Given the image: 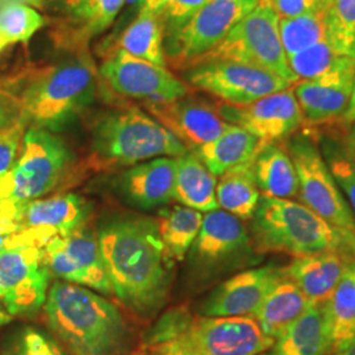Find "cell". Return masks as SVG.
<instances>
[{
    "mask_svg": "<svg viewBox=\"0 0 355 355\" xmlns=\"http://www.w3.org/2000/svg\"><path fill=\"white\" fill-rule=\"evenodd\" d=\"M98 239L114 296L139 316L154 315L166 302L173 267L155 221L114 220Z\"/></svg>",
    "mask_w": 355,
    "mask_h": 355,
    "instance_id": "6da1fadb",
    "label": "cell"
},
{
    "mask_svg": "<svg viewBox=\"0 0 355 355\" xmlns=\"http://www.w3.org/2000/svg\"><path fill=\"white\" fill-rule=\"evenodd\" d=\"M46 321L74 355L120 354L129 340L120 311L96 292L55 282L45 302Z\"/></svg>",
    "mask_w": 355,
    "mask_h": 355,
    "instance_id": "7a4b0ae2",
    "label": "cell"
},
{
    "mask_svg": "<svg viewBox=\"0 0 355 355\" xmlns=\"http://www.w3.org/2000/svg\"><path fill=\"white\" fill-rule=\"evenodd\" d=\"M249 232L259 255L337 253L355 261V236L330 225L297 200L261 195Z\"/></svg>",
    "mask_w": 355,
    "mask_h": 355,
    "instance_id": "3957f363",
    "label": "cell"
},
{
    "mask_svg": "<svg viewBox=\"0 0 355 355\" xmlns=\"http://www.w3.org/2000/svg\"><path fill=\"white\" fill-rule=\"evenodd\" d=\"M98 167L136 166L159 157L178 158L189 150L159 121L130 107L103 116L92 132Z\"/></svg>",
    "mask_w": 355,
    "mask_h": 355,
    "instance_id": "277c9868",
    "label": "cell"
},
{
    "mask_svg": "<svg viewBox=\"0 0 355 355\" xmlns=\"http://www.w3.org/2000/svg\"><path fill=\"white\" fill-rule=\"evenodd\" d=\"M95 83V71L85 61L38 71L20 94L21 117L35 127L57 129L91 101Z\"/></svg>",
    "mask_w": 355,
    "mask_h": 355,
    "instance_id": "5b68a950",
    "label": "cell"
},
{
    "mask_svg": "<svg viewBox=\"0 0 355 355\" xmlns=\"http://www.w3.org/2000/svg\"><path fill=\"white\" fill-rule=\"evenodd\" d=\"M71 161L64 141L45 128H28L12 168L0 178V204L21 205L41 199L64 179Z\"/></svg>",
    "mask_w": 355,
    "mask_h": 355,
    "instance_id": "8992f818",
    "label": "cell"
},
{
    "mask_svg": "<svg viewBox=\"0 0 355 355\" xmlns=\"http://www.w3.org/2000/svg\"><path fill=\"white\" fill-rule=\"evenodd\" d=\"M217 61L250 64L282 76L291 85L297 82L280 41L279 17L270 3H259L214 49L186 69Z\"/></svg>",
    "mask_w": 355,
    "mask_h": 355,
    "instance_id": "52a82bcc",
    "label": "cell"
},
{
    "mask_svg": "<svg viewBox=\"0 0 355 355\" xmlns=\"http://www.w3.org/2000/svg\"><path fill=\"white\" fill-rule=\"evenodd\" d=\"M261 261L262 255L254 250L243 220L223 209L207 212L190 250L191 272L195 279L209 283Z\"/></svg>",
    "mask_w": 355,
    "mask_h": 355,
    "instance_id": "ba28073f",
    "label": "cell"
},
{
    "mask_svg": "<svg viewBox=\"0 0 355 355\" xmlns=\"http://www.w3.org/2000/svg\"><path fill=\"white\" fill-rule=\"evenodd\" d=\"M284 145L297 174V202L330 225L355 236V217L321 154L315 130L303 127Z\"/></svg>",
    "mask_w": 355,
    "mask_h": 355,
    "instance_id": "9c48e42d",
    "label": "cell"
},
{
    "mask_svg": "<svg viewBox=\"0 0 355 355\" xmlns=\"http://www.w3.org/2000/svg\"><path fill=\"white\" fill-rule=\"evenodd\" d=\"M259 0H205L202 7L168 33V54L179 69L214 49Z\"/></svg>",
    "mask_w": 355,
    "mask_h": 355,
    "instance_id": "30bf717a",
    "label": "cell"
},
{
    "mask_svg": "<svg viewBox=\"0 0 355 355\" xmlns=\"http://www.w3.org/2000/svg\"><path fill=\"white\" fill-rule=\"evenodd\" d=\"M173 340L184 355H262L274 343L249 316L192 318Z\"/></svg>",
    "mask_w": 355,
    "mask_h": 355,
    "instance_id": "8fae6325",
    "label": "cell"
},
{
    "mask_svg": "<svg viewBox=\"0 0 355 355\" xmlns=\"http://www.w3.org/2000/svg\"><path fill=\"white\" fill-rule=\"evenodd\" d=\"M184 78L192 87L230 105H246L293 86L274 73L232 61L192 66L184 70Z\"/></svg>",
    "mask_w": 355,
    "mask_h": 355,
    "instance_id": "7c38bea8",
    "label": "cell"
},
{
    "mask_svg": "<svg viewBox=\"0 0 355 355\" xmlns=\"http://www.w3.org/2000/svg\"><path fill=\"white\" fill-rule=\"evenodd\" d=\"M49 278L44 246L19 245L0 253V303L11 316L45 304Z\"/></svg>",
    "mask_w": 355,
    "mask_h": 355,
    "instance_id": "4fadbf2b",
    "label": "cell"
},
{
    "mask_svg": "<svg viewBox=\"0 0 355 355\" xmlns=\"http://www.w3.org/2000/svg\"><path fill=\"white\" fill-rule=\"evenodd\" d=\"M51 274L64 282L114 295L103 261L99 239L83 224L66 236H55L44 246Z\"/></svg>",
    "mask_w": 355,
    "mask_h": 355,
    "instance_id": "5bb4252c",
    "label": "cell"
},
{
    "mask_svg": "<svg viewBox=\"0 0 355 355\" xmlns=\"http://www.w3.org/2000/svg\"><path fill=\"white\" fill-rule=\"evenodd\" d=\"M101 74L112 89L145 102H170L186 96L190 89L166 66L116 51L102 64Z\"/></svg>",
    "mask_w": 355,
    "mask_h": 355,
    "instance_id": "9a60e30c",
    "label": "cell"
},
{
    "mask_svg": "<svg viewBox=\"0 0 355 355\" xmlns=\"http://www.w3.org/2000/svg\"><path fill=\"white\" fill-rule=\"evenodd\" d=\"M229 124L243 128L263 142H284L304 127V117L292 87L246 105L218 104Z\"/></svg>",
    "mask_w": 355,
    "mask_h": 355,
    "instance_id": "2e32d148",
    "label": "cell"
},
{
    "mask_svg": "<svg viewBox=\"0 0 355 355\" xmlns=\"http://www.w3.org/2000/svg\"><path fill=\"white\" fill-rule=\"evenodd\" d=\"M284 278V266L275 263L242 270L208 293L198 308L199 316L253 318L268 292Z\"/></svg>",
    "mask_w": 355,
    "mask_h": 355,
    "instance_id": "e0dca14e",
    "label": "cell"
},
{
    "mask_svg": "<svg viewBox=\"0 0 355 355\" xmlns=\"http://www.w3.org/2000/svg\"><path fill=\"white\" fill-rule=\"evenodd\" d=\"M0 211L21 232L32 233L45 246L55 236H66L80 227L87 205L76 193H57L21 205L0 204Z\"/></svg>",
    "mask_w": 355,
    "mask_h": 355,
    "instance_id": "ac0fdd59",
    "label": "cell"
},
{
    "mask_svg": "<svg viewBox=\"0 0 355 355\" xmlns=\"http://www.w3.org/2000/svg\"><path fill=\"white\" fill-rule=\"evenodd\" d=\"M145 107L192 152L216 140L232 125L223 119L218 105L187 95L170 102H145Z\"/></svg>",
    "mask_w": 355,
    "mask_h": 355,
    "instance_id": "d6986e66",
    "label": "cell"
},
{
    "mask_svg": "<svg viewBox=\"0 0 355 355\" xmlns=\"http://www.w3.org/2000/svg\"><path fill=\"white\" fill-rule=\"evenodd\" d=\"M354 78L355 62H350L325 76L296 82L292 89L304 127L321 129L340 124L352 99Z\"/></svg>",
    "mask_w": 355,
    "mask_h": 355,
    "instance_id": "ffe728a7",
    "label": "cell"
},
{
    "mask_svg": "<svg viewBox=\"0 0 355 355\" xmlns=\"http://www.w3.org/2000/svg\"><path fill=\"white\" fill-rule=\"evenodd\" d=\"M354 262L341 254H312L293 258L284 271L312 304H324Z\"/></svg>",
    "mask_w": 355,
    "mask_h": 355,
    "instance_id": "44dd1931",
    "label": "cell"
},
{
    "mask_svg": "<svg viewBox=\"0 0 355 355\" xmlns=\"http://www.w3.org/2000/svg\"><path fill=\"white\" fill-rule=\"evenodd\" d=\"M175 174L177 158H154L129 168L121 178V189L140 208L162 207L174 199Z\"/></svg>",
    "mask_w": 355,
    "mask_h": 355,
    "instance_id": "7402d4cb",
    "label": "cell"
},
{
    "mask_svg": "<svg viewBox=\"0 0 355 355\" xmlns=\"http://www.w3.org/2000/svg\"><path fill=\"white\" fill-rule=\"evenodd\" d=\"M253 173L261 195L297 200V174L284 142H265L254 157Z\"/></svg>",
    "mask_w": 355,
    "mask_h": 355,
    "instance_id": "603a6c76",
    "label": "cell"
},
{
    "mask_svg": "<svg viewBox=\"0 0 355 355\" xmlns=\"http://www.w3.org/2000/svg\"><path fill=\"white\" fill-rule=\"evenodd\" d=\"M263 144V141L246 129L232 124L216 140L205 144L193 153L218 178L240 166L250 164Z\"/></svg>",
    "mask_w": 355,
    "mask_h": 355,
    "instance_id": "cb8c5ba5",
    "label": "cell"
},
{
    "mask_svg": "<svg viewBox=\"0 0 355 355\" xmlns=\"http://www.w3.org/2000/svg\"><path fill=\"white\" fill-rule=\"evenodd\" d=\"M300 288L287 277L268 292L253 318L274 341L312 306Z\"/></svg>",
    "mask_w": 355,
    "mask_h": 355,
    "instance_id": "d4e9b609",
    "label": "cell"
},
{
    "mask_svg": "<svg viewBox=\"0 0 355 355\" xmlns=\"http://www.w3.org/2000/svg\"><path fill=\"white\" fill-rule=\"evenodd\" d=\"M328 354H334L355 343V272L350 267L329 299L322 304Z\"/></svg>",
    "mask_w": 355,
    "mask_h": 355,
    "instance_id": "484cf974",
    "label": "cell"
},
{
    "mask_svg": "<svg viewBox=\"0 0 355 355\" xmlns=\"http://www.w3.org/2000/svg\"><path fill=\"white\" fill-rule=\"evenodd\" d=\"M217 178L193 152L177 158L174 199L199 212L218 209L216 199Z\"/></svg>",
    "mask_w": 355,
    "mask_h": 355,
    "instance_id": "4316f807",
    "label": "cell"
},
{
    "mask_svg": "<svg viewBox=\"0 0 355 355\" xmlns=\"http://www.w3.org/2000/svg\"><path fill=\"white\" fill-rule=\"evenodd\" d=\"M328 338L322 304L312 305L262 355H327Z\"/></svg>",
    "mask_w": 355,
    "mask_h": 355,
    "instance_id": "83f0119b",
    "label": "cell"
},
{
    "mask_svg": "<svg viewBox=\"0 0 355 355\" xmlns=\"http://www.w3.org/2000/svg\"><path fill=\"white\" fill-rule=\"evenodd\" d=\"M216 199L218 209L241 220H252L261 199L253 173V161L218 177Z\"/></svg>",
    "mask_w": 355,
    "mask_h": 355,
    "instance_id": "f1b7e54d",
    "label": "cell"
},
{
    "mask_svg": "<svg viewBox=\"0 0 355 355\" xmlns=\"http://www.w3.org/2000/svg\"><path fill=\"white\" fill-rule=\"evenodd\" d=\"M116 51L166 66L164 51V24L155 13L139 11L133 21L117 38Z\"/></svg>",
    "mask_w": 355,
    "mask_h": 355,
    "instance_id": "f546056e",
    "label": "cell"
},
{
    "mask_svg": "<svg viewBox=\"0 0 355 355\" xmlns=\"http://www.w3.org/2000/svg\"><path fill=\"white\" fill-rule=\"evenodd\" d=\"M203 217L199 211L175 205L161 214L155 221L159 239L173 262L184 259L189 254L202 228Z\"/></svg>",
    "mask_w": 355,
    "mask_h": 355,
    "instance_id": "4dcf8cb0",
    "label": "cell"
},
{
    "mask_svg": "<svg viewBox=\"0 0 355 355\" xmlns=\"http://www.w3.org/2000/svg\"><path fill=\"white\" fill-rule=\"evenodd\" d=\"M45 26V17L32 6L11 1L0 10V53L20 42H28Z\"/></svg>",
    "mask_w": 355,
    "mask_h": 355,
    "instance_id": "1f68e13d",
    "label": "cell"
},
{
    "mask_svg": "<svg viewBox=\"0 0 355 355\" xmlns=\"http://www.w3.org/2000/svg\"><path fill=\"white\" fill-rule=\"evenodd\" d=\"M312 129V128H311ZM321 154L355 217V162L329 129H313Z\"/></svg>",
    "mask_w": 355,
    "mask_h": 355,
    "instance_id": "d6a6232c",
    "label": "cell"
},
{
    "mask_svg": "<svg viewBox=\"0 0 355 355\" xmlns=\"http://www.w3.org/2000/svg\"><path fill=\"white\" fill-rule=\"evenodd\" d=\"M279 35L284 53L288 57L327 40L325 12L306 13L279 20Z\"/></svg>",
    "mask_w": 355,
    "mask_h": 355,
    "instance_id": "836d02e7",
    "label": "cell"
},
{
    "mask_svg": "<svg viewBox=\"0 0 355 355\" xmlns=\"http://www.w3.org/2000/svg\"><path fill=\"white\" fill-rule=\"evenodd\" d=\"M287 60L292 73L297 78V82L325 76L345 64L355 62L347 57L340 55L331 48L328 40L291 55Z\"/></svg>",
    "mask_w": 355,
    "mask_h": 355,
    "instance_id": "e575fe53",
    "label": "cell"
},
{
    "mask_svg": "<svg viewBox=\"0 0 355 355\" xmlns=\"http://www.w3.org/2000/svg\"><path fill=\"white\" fill-rule=\"evenodd\" d=\"M325 28L331 48L355 61V0H334L325 12Z\"/></svg>",
    "mask_w": 355,
    "mask_h": 355,
    "instance_id": "d590c367",
    "label": "cell"
},
{
    "mask_svg": "<svg viewBox=\"0 0 355 355\" xmlns=\"http://www.w3.org/2000/svg\"><path fill=\"white\" fill-rule=\"evenodd\" d=\"M127 0H92V3L76 20L79 23L76 29V42H85L98 36L112 26Z\"/></svg>",
    "mask_w": 355,
    "mask_h": 355,
    "instance_id": "8d00e7d4",
    "label": "cell"
},
{
    "mask_svg": "<svg viewBox=\"0 0 355 355\" xmlns=\"http://www.w3.org/2000/svg\"><path fill=\"white\" fill-rule=\"evenodd\" d=\"M205 0H146L140 11L155 13L162 24L167 26V35L174 32L196 12Z\"/></svg>",
    "mask_w": 355,
    "mask_h": 355,
    "instance_id": "74e56055",
    "label": "cell"
},
{
    "mask_svg": "<svg viewBox=\"0 0 355 355\" xmlns=\"http://www.w3.org/2000/svg\"><path fill=\"white\" fill-rule=\"evenodd\" d=\"M26 120L21 117L11 125L0 129V178L4 177L15 165L21 149L26 130Z\"/></svg>",
    "mask_w": 355,
    "mask_h": 355,
    "instance_id": "f35d334b",
    "label": "cell"
},
{
    "mask_svg": "<svg viewBox=\"0 0 355 355\" xmlns=\"http://www.w3.org/2000/svg\"><path fill=\"white\" fill-rule=\"evenodd\" d=\"M16 355H67L64 349L46 334L36 329H26L17 345Z\"/></svg>",
    "mask_w": 355,
    "mask_h": 355,
    "instance_id": "ab89813d",
    "label": "cell"
},
{
    "mask_svg": "<svg viewBox=\"0 0 355 355\" xmlns=\"http://www.w3.org/2000/svg\"><path fill=\"white\" fill-rule=\"evenodd\" d=\"M16 79H0V129L8 127L21 119L20 94L13 91Z\"/></svg>",
    "mask_w": 355,
    "mask_h": 355,
    "instance_id": "60d3db41",
    "label": "cell"
},
{
    "mask_svg": "<svg viewBox=\"0 0 355 355\" xmlns=\"http://www.w3.org/2000/svg\"><path fill=\"white\" fill-rule=\"evenodd\" d=\"M271 7L282 19H291L306 13L327 12L318 0H271Z\"/></svg>",
    "mask_w": 355,
    "mask_h": 355,
    "instance_id": "b9f144b4",
    "label": "cell"
},
{
    "mask_svg": "<svg viewBox=\"0 0 355 355\" xmlns=\"http://www.w3.org/2000/svg\"><path fill=\"white\" fill-rule=\"evenodd\" d=\"M19 245H38V243L31 233L21 232L7 216L0 212V253Z\"/></svg>",
    "mask_w": 355,
    "mask_h": 355,
    "instance_id": "7bdbcfd3",
    "label": "cell"
},
{
    "mask_svg": "<svg viewBox=\"0 0 355 355\" xmlns=\"http://www.w3.org/2000/svg\"><path fill=\"white\" fill-rule=\"evenodd\" d=\"M321 129H329L334 133V136L341 142L345 152L349 154V157L355 162V123L347 125H333L329 128H321Z\"/></svg>",
    "mask_w": 355,
    "mask_h": 355,
    "instance_id": "ee69618b",
    "label": "cell"
},
{
    "mask_svg": "<svg viewBox=\"0 0 355 355\" xmlns=\"http://www.w3.org/2000/svg\"><path fill=\"white\" fill-rule=\"evenodd\" d=\"M51 6L60 12L69 15L73 20L79 17L92 3V0H51Z\"/></svg>",
    "mask_w": 355,
    "mask_h": 355,
    "instance_id": "f6af8a7d",
    "label": "cell"
},
{
    "mask_svg": "<svg viewBox=\"0 0 355 355\" xmlns=\"http://www.w3.org/2000/svg\"><path fill=\"white\" fill-rule=\"evenodd\" d=\"M152 355H184L174 340L148 346Z\"/></svg>",
    "mask_w": 355,
    "mask_h": 355,
    "instance_id": "bcb514c9",
    "label": "cell"
},
{
    "mask_svg": "<svg viewBox=\"0 0 355 355\" xmlns=\"http://www.w3.org/2000/svg\"><path fill=\"white\" fill-rule=\"evenodd\" d=\"M352 123H355V78L353 92H352V99H350V103H349L346 114H343L340 125H347V124H352Z\"/></svg>",
    "mask_w": 355,
    "mask_h": 355,
    "instance_id": "7dc6e473",
    "label": "cell"
},
{
    "mask_svg": "<svg viewBox=\"0 0 355 355\" xmlns=\"http://www.w3.org/2000/svg\"><path fill=\"white\" fill-rule=\"evenodd\" d=\"M146 0H127L124 7H132L133 10H136L137 12L140 11L141 6L145 3Z\"/></svg>",
    "mask_w": 355,
    "mask_h": 355,
    "instance_id": "c3c4849f",
    "label": "cell"
},
{
    "mask_svg": "<svg viewBox=\"0 0 355 355\" xmlns=\"http://www.w3.org/2000/svg\"><path fill=\"white\" fill-rule=\"evenodd\" d=\"M10 321H11V315L6 309H3V306L0 304V327Z\"/></svg>",
    "mask_w": 355,
    "mask_h": 355,
    "instance_id": "681fc988",
    "label": "cell"
},
{
    "mask_svg": "<svg viewBox=\"0 0 355 355\" xmlns=\"http://www.w3.org/2000/svg\"><path fill=\"white\" fill-rule=\"evenodd\" d=\"M330 355H355V343H353L352 346H349L345 350H341V352H337V353Z\"/></svg>",
    "mask_w": 355,
    "mask_h": 355,
    "instance_id": "f907efd6",
    "label": "cell"
},
{
    "mask_svg": "<svg viewBox=\"0 0 355 355\" xmlns=\"http://www.w3.org/2000/svg\"><path fill=\"white\" fill-rule=\"evenodd\" d=\"M334 0H318V3L321 4V7L324 8V11H327L329 8L330 6L333 4Z\"/></svg>",
    "mask_w": 355,
    "mask_h": 355,
    "instance_id": "816d5d0a",
    "label": "cell"
},
{
    "mask_svg": "<svg viewBox=\"0 0 355 355\" xmlns=\"http://www.w3.org/2000/svg\"><path fill=\"white\" fill-rule=\"evenodd\" d=\"M13 1H19V3H26V4H35V6H40L42 0H13Z\"/></svg>",
    "mask_w": 355,
    "mask_h": 355,
    "instance_id": "f5cc1de1",
    "label": "cell"
},
{
    "mask_svg": "<svg viewBox=\"0 0 355 355\" xmlns=\"http://www.w3.org/2000/svg\"><path fill=\"white\" fill-rule=\"evenodd\" d=\"M261 3H270V0H259Z\"/></svg>",
    "mask_w": 355,
    "mask_h": 355,
    "instance_id": "db71d44e",
    "label": "cell"
},
{
    "mask_svg": "<svg viewBox=\"0 0 355 355\" xmlns=\"http://www.w3.org/2000/svg\"><path fill=\"white\" fill-rule=\"evenodd\" d=\"M353 268H354V272H355V262H354V265H353Z\"/></svg>",
    "mask_w": 355,
    "mask_h": 355,
    "instance_id": "11a10c76",
    "label": "cell"
},
{
    "mask_svg": "<svg viewBox=\"0 0 355 355\" xmlns=\"http://www.w3.org/2000/svg\"><path fill=\"white\" fill-rule=\"evenodd\" d=\"M270 1H271V0H270Z\"/></svg>",
    "mask_w": 355,
    "mask_h": 355,
    "instance_id": "9f6ffc18",
    "label": "cell"
}]
</instances>
